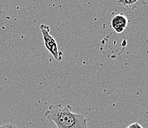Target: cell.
I'll return each instance as SVG.
<instances>
[{"instance_id": "cell-1", "label": "cell", "mask_w": 148, "mask_h": 128, "mask_svg": "<svg viewBox=\"0 0 148 128\" xmlns=\"http://www.w3.org/2000/svg\"><path fill=\"white\" fill-rule=\"evenodd\" d=\"M44 116L49 122L56 124L57 128H88L86 118L83 114L73 113L70 105H52Z\"/></svg>"}, {"instance_id": "cell-2", "label": "cell", "mask_w": 148, "mask_h": 128, "mask_svg": "<svg viewBox=\"0 0 148 128\" xmlns=\"http://www.w3.org/2000/svg\"><path fill=\"white\" fill-rule=\"evenodd\" d=\"M40 30L44 39V46L48 52L53 56V57L58 62L61 61L63 59V52L58 50V44L56 39L50 34V28L48 25H41L40 26Z\"/></svg>"}, {"instance_id": "cell-3", "label": "cell", "mask_w": 148, "mask_h": 128, "mask_svg": "<svg viewBox=\"0 0 148 128\" xmlns=\"http://www.w3.org/2000/svg\"><path fill=\"white\" fill-rule=\"evenodd\" d=\"M129 21L124 13L115 15L111 21V26L116 33H122L128 25Z\"/></svg>"}, {"instance_id": "cell-4", "label": "cell", "mask_w": 148, "mask_h": 128, "mask_svg": "<svg viewBox=\"0 0 148 128\" xmlns=\"http://www.w3.org/2000/svg\"><path fill=\"white\" fill-rule=\"evenodd\" d=\"M147 0H118L116 4L128 10H136L142 8L146 5Z\"/></svg>"}, {"instance_id": "cell-5", "label": "cell", "mask_w": 148, "mask_h": 128, "mask_svg": "<svg viewBox=\"0 0 148 128\" xmlns=\"http://www.w3.org/2000/svg\"><path fill=\"white\" fill-rule=\"evenodd\" d=\"M0 128H18L13 123H7L0 126Z\"/></svg>"}, {"instance_id": "cell-6", "label": "cell", "mask_w": 148, "mask_h": 128, "mask_svg": "<svg viewBox=\"0 0 148 128\" xmlns=\"http://www.w3.org/2000/svg\"><path fill=\"white\" fill-rule=\"evenodd\" d=\"M127 128H143L140 125H138V123L133 124V125H130V126L127 127Z\"/></svg>"}]
</instances>
